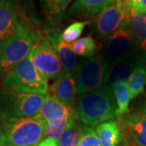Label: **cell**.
<instances>
[{"mask_svg":"<svg viewBox=\"0 0 146 146\" xmlns=\"http://www.w3.org/2000/svg\"><path fill=\"white\" fill-rule=\"evenodd\" d=\"M74 116L85 125L96 126L116 117L113 90L108 86L80 95L74 106Z\"/></svg>","mask_w":146,"mask_h":146,"instance_id":"cell-1","label":"cell"},{"mask_svg":"<svg viewBox=\"0 0 146 146\" xmlns=\"http://www.w3.org/2000/svg\"><path fill=\"white\" fill-rule=\"evenodd\" d=\"M0 136L2 146H38L46 136V121L36 115L4 119Z\"/></svg>","mask_w":146,"mask_h":146,"instance_id":"cell-2","label":"cell"},{"mask_svg":"<svg viewBox=\"0 0 146 146\" xmlns=\"http://www.w3.org/2000/svg\"><path fill=\"white\" fill-rule=\"evenodd\" d=\"M45 99L44 95L3 88L0 90V119L35 116L40 112Z\"/></svg>","mask_w":146,"mask_h":146,"instance_id":"cell-3","label":"cell"},{"mask_svg":"<svg viewBox=\"0 0 146 146\" xmlns=\"http://www.w3.org/2000/svg\"><path fill=\"white\" fill-rule=\"evenodd\" d=\"M3 85L5 89L44 96L49 90L47 81L33 63L31 53L6 76Z\"/></svg>","mask_w":146,"mask_h":146,"instance_id":"cell-4","label":"cell"},{"mask_svg":"<svg viewBox=\"0 0 146 146\" xmlns=\"http://www.w3.org/2000/svg\"><path fill=\"white\" fill-rule=\"evenodd\" d=\"M33 41L21 24L16 32L0 42V75L7 76L32 52Z\"/></svg>","mask_w":146,"mask_h":146,"instance_id":"cell-5","label":"cell"},{"mask_svg":"<svg viewBox=\"0 0 146 146\" xmlns=\"http://www.w3.org/2000/svg\"><path fill=\"white\" fill-rule=\"evenodd\" d=\"M108 70L109 64L98 54L81 58L73 76L77 94L80 96L106 86Z\"/></svg>","mask_w":146,"mask_h":146,"instance_id":"cell-6","label":"cell"},{"mask_svg":"<svg viewBox=\"0 0 146 146\" xmlns=\"http://www.w3.org/2000/svg\"><path fill=\"white\" fill-rule=\"evenodd\" d=\"M136 42L130 29L129 19L109 36L98 54L109 65L128 59Z\"/></svg>","mask_w":146,"mask_h":146,"instance_id":"cell-7","label":"cell"},{"mask_svg":"<svg viewBox=\"0 0 146 146\" xmlns=\"http://www.w3.org/2000/svg\"><path fill=\"white\" fill-rule=\"evenodd\" d=\"M33 65L46 81L56 80L64 74L57 53L46 38H40L32 50Z\"/></svg>","mask_w":146,"mask_h":146,"instance_id":"cell-8","label":"cell"},{"mask_svg":"<svg viewBox=\"0 0 146 146\" xmlns=\"http://www.w3.org/2000/svg\"><path fill=\"white\" fill-rule=\"evenodd\" d=\"M130 7L125 0H113L96 18L95 31L102 38H107L129 19Z\"/></svg>","mask_w":146,"mask_h":146,"instance_id":"cell-9","label":"cell"},{"mask_svg":"<svg viewBox=\"0 0 146 146\" xmlns=\"http://www.w3.org/2000/svg\"><path fill=\"white\" fill-rule=\"evenodd\" d=\"M45 35L57 53L64 72L74 76L78 66V61L76 55L71 49L70 44L63 41L61 33L57 29H50L45 32Z\"/></svg>","mask_w":146,"mask_h":146,"instance_id":"cell-10","label":"cell"},{"mask_svg":"<svg viewBox=\"0 0 146 146\" xmlns=\"http://www.w3.org/2000/svg\"><path fill=\"white\" fill-rule=\"evenodd\" d=\"M132 146H146V118L141 112L132 113L119 119Z\"/></svg>","mask_w":146,"mask_h":146,"instance_id":"cell-11","label":"cell"},{"mask_svg":"<svg viewBox=\"0 0 146 146\" xmlns=\"http://www.w3.org/2000/svg\"><path fill=\"white\" fill-rule=\"evenodd\" d=\"M19 25L16 0H0V42L11 36Z\"/></svg>","mask_w":146,"mask_h":146,"instance_id":"cell-12","label":"cell"},{"mask_svg":"<svg viewBox=\"0 0 146 146\" xmlns=\"http://www.w3.org/2000/svg\"><path fill=\"white\" fill-rule=\"evenodd\" d=\"M52 95L63 104L72 108L77 94L76 84L72 75L64 73L51 85Z\"/></svg>","mask_w":146,"mask_h":146,"instance_id":"cell-13","label":"cell"},{"mask_svg":"<svg viewBox=\"0 0 146 146\" xmlns=\"http://www.w3.org/2000/svg\"><path fill=\"white\" fill-rule=\"evenodd\" d=\"M72 114H74L73 108L63 104L53 95H48L46 97L40 112L36 116L45 121H49L61 119Z\"/></svg>","mask_w":146,"mask_h":146,"instance_id":"cell-14","label":"cell"},{"mask_svg":"<svg viewBox=\"0 0 146 146\" xmlns=\"http://www.w3.org/2000/svg\"><path fill=\"white\" fill-rule=\"evenodd\" d=\"M113 0H76L68 11L70 16L94 17L99 15Z\"/></svg>","mask_w":146,"mask_h":146,"instance_id":"cell-15","label":"cell"},{"mask_svg":"<svg viewBox=\"0 0 146 146\" xmlns=\"http://www.w3.org/2000/svg\"><path fill=\"white\" fill-rule=\"evenodd\" d=\"M96 132L101 146H118L123 137L119 125L113 120L98 125Z\"/></svg>","mask_w":146,"mask_h":146,"instance_id":"cell-16","label":"cell"},{"mask_svg":"<svg viewBox=\"0 0 146 146\" xmlns=\"http://www.w3.org/2000/svg\"><path fill=\"white\" fill-rule=\"evenodd\" d=\"M72 0H40L46 21L55 25L63 20L68 5Z\"/></svg>","mask_w":146,"mask_h":146,"instance_id":"cell-17","label":"cell"},{"mask_svg":"<svg viewBox=\"0 0 146 146\" xmlns=\"http://www.w3.org/2000/svg\"><path fill=\"white\" fill-rule=\"evenodd\" d=\"M129 22L136 45L146 50V12H137L130 8Z\"/></svg>","mask_w":146,"mask_h":146,"instance_id":"cell-18","label":"cell"},{"mask_svg":"<svg viewBox=\"0 0 146 146\" xmlns=\"http://www.w3.org/2000/svg\"><path fill=\"white\" fill-rule=\"evenodd\" d=\"M135 68L129 58L109 65L106 86L112 89L118 81H127Z\"/></svg>","mask_w":146,"mask_h":146,"instance_id":"cell-19","label":"cell"},{"mask_svg":"<svg viewBox=\"0 0 146 146\" xmlns=\"http://www.w3.org/2000/svg\"><path fill=\"white\" fill-rule=\"evenodd\" d=\"M116 102V117L118 119L126 115L130 103L131 94L127 81H118L112 88Z\"/></svg>","mask_w":146,"mask_h":146,"instance_id":"cell-20","label":"cell"},{"mask_svg":"<svg viewBox=\"0 0 146 146\" xmlns=\"http://www.w3.org/2000/svg\"><path fill=\"white\" fill-rule=\"evenodd\" d=\"M127 84L130 91L131 99H135L136 97L142 94L146 85L145 67L138 66L134 68L127 80Z\"/></svg>","mask_w":146,"mask_h":146,"instance_id":"cell-21","label":"cell"},{"mask_svg":"<svg viewBox=\"0 0 146 146\" xmlns=\"http://www.w3.org/2000/svg\"><path fill=\"white\" fill-rule=\"evenodd\" d=\"M71 49L76 55L84 58H90L95 55L96 44L92 36H88L79 38L70 44Z\"/></svg>","mask_w":146,"mask_h":146,"instance_id":"cell-22","label":"cell"},{"mask_svg":"<svg viewBox=\"0 0 146 146\" xmlns=\"http://www.w3.org/2000/svg\"><path fill=\"white\" fill-rule=\"evenodd\" d=\"M79 127L74 114L70 115L66 129L58 139V146H76L78 141Z\"/></svg>","mask_w":146,"mask_h":146,"instance_id":"cell-23","label":"cell"},{"mask_svg":"<svg viewBox=\"0 0 146 146\" xmlns=\"http://www.w3.org/2000/svg\"><path fill=\"white\" fill-rule=\"evenodd\" d=\"M76 146H101L96 130L87 125L79 126L78 141Z\"/></svg>","mask_w":146,"mask_h":146,"instance_id":"cell-24","label":"cell"},{"mask_svg":"<svg viewBox=\"0 0 146 146\" xmlns=\"http://www.w3.org/2000/svg\"><path fill=\"white\" fill-rule=\"evenodd\" d=\"M69 117L70 115L68 117H65L61 119L46 121V130L47 137L54 141H58L67 127Z\"/></svg>","mask_w":146,"mask_h":146,"instance_id":"cell-25","label":"cell"},{"mask_svg":"<svg viewBox=\"0 0 146 146\" xmlns=\"http://www.w3.org/2000/svg\"><path fill=\"white\" fill-rule=\"evenodd\" d=\"M88 25L87 21H77L68 26L61 33V37L63 41L68 44L78 40L82 34L84 29Z\"/></svg>","mask_w":146,"mask_h":146,"instance_id":"cell-26","label":"cell"},{"mask_svg":"<svg viewBox=\"0 0 146 146\" xmlns=\"http://www.w3.org/2000/svg\"><path fill=\"white\" fill-rule=\"evenodd\" d=\"M127 3L137 12H146V0H130Z\"/></svg>","mask_w":146,"mask_h":146,"instance_id":"cell-27","label":"cell"},{"mask_svg":"<svg viewBox=\"0 0 146 146\" xmlns=\"http://www.w3.org/2000/svg\"><path fill=\"white\" fill-rule=\"evenodd\" d=\"M38 146H58L56 141L51 140L50 138H46L38 145Z\"/></svg>","mask_w":146,"mask_h":146,"instance_id":"cell-28","label":"cell"},{"mask_svg":"<svg viewBox=\"0 0 146 146\" xmlns=\"http://www.w3.org/2000/svg\"><path fill=\"white\" fill-rule=\"evenodd\" d=\"M141 113L145 115V117L146 118V98L144 100L143 103L141 105Z\"/></svg>","mask_w":146,"mask_h":146,"instance_id":"cell-29","label":"cell"},{"mask_svg":"<svg viewBox=\"0 0 146 146\" xmlns=\"http://www.w3.org/2000/svg\"><path fill=\"white\" fill-rule=\"evenodd\" d=\"M121 146H129V145L128 144H125V145H123Z\"/></svg>","mask_w":146,"mask_h":146,"instance_id":"cell-30","label":"cell"},{"mask_svg":"<svg viewBox=\"0 0 146 146\" xmlns=\"http://www.w3.org/2000/svg\"><path fill=\"white\" fill-rule=\"evenodd\" d=\"M0 146H2V145H1V136H0Z\"/></svg>","mask_w":146,"mask_h":146,"instance_id":"cell-31","label":"cell"},{"mask_svg":"<svg viewBox=\"0 0 146 146\" xmlns=\"http://www.w3.org/2000/svg\"><path fill=\"white\" fill-rule=\"evenodd\" d=\"M126 2H127H127H129V1H130V0H125Z\"/></svg>","mask_w":146,"mask_h":146,"instance_id":"cell-32","label":"cell"}]
</instances>
